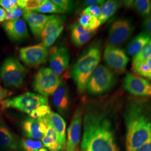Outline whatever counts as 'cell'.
<instances>
[{
    "instance_id": "6da1fadb",
    "label": "cell",
    "mask_w": 151,
    "mask_h": 151,
    "mask_svg": "<svg viewBox=\"0 0 151 151\" xmlns=\"http://www.w3.org/2000/svg\"><path fill=\"white\" fill-rule=\"evenodd\" d=\"M82 151H119L111 115L102 109L88 107L83 119Z\"/></svg>"
},
{
    "instance_id": "7a4b0ae2",
    "label": "cell",
    "mask_w": 151,
    "mask_h": 151,
    "mask_svg": "<svg viewBox=\"0 0 151 151\" xmlns=\"http://www.w3.org/2000/svg\"><path fill=\"white\" fill-rule=\"evenodd\" d=\"M126 127L127 151H132L151 140V100L131 98L123 113Z\"/></svg>"
},
{
    "instance_id": "3957f363",
    "label": "cell",
    "mask_w": 151,
    "mask_h": 151,
    "mask_svg": "<svg viewBox=\"0 0 151 151\" xmlns=\"http://www.w3.org/2000/svg\"><path fill=\"white\" fill-rule=\"evenodd\" d=\"M101 56L100 45L93 44L84 51L71 68L70 75L80 92L86 90L87 83L99 64Z\"/></svg>"
},
{
    "instance_id": "277c9868",
    "label": "cell",
    "mask_w": 151,
    "mask_h": 151,
    "mask_svg": "<svg viewBox=\"0 0 151 151\" xmlns=\"http://www.w3.org/2000/svg\"><path fill=\"white\" fill-rule=\"evenodd\" d=\"M117 81L115 73L104 65H99L94 70L86 87L91 95H100L110 91Z\"/></svg>"
},
{
    "instance_id": "5b68a950",
    "label": "cell",
    "mask_w": 151,
    "mask_h": 151,
    "mask_svg": "<svg viewBox=\"0 0 151 151\" xmlns=\"http://www.w3.org/2000/svg\"><path fill=\"white\" fill-rule=\"evenodd\" d=\"M47 105L48 97L29 92L5 99L1 104L2 109L12 108L28 114L42 105Z\"/></svg>"
},
{
    "instance_id": "8992f818",
    "label": "cell",
    "mask_w": 151,
    "mask_h": 151,
    "mask_svg": "<svg viewBox=\"0 0 151 151\" xmlns=\"http://www.w3.org/2000/svg\"><path fill=\"white\" fill-rule=\"evenodd\" d=\"M27 69L14 57L6 59L1 68V78L5 87H21L27 75Z\"/></svg>"
},
{
    "instance_id": "52a82bcc",
    "label": "cell",
    "mask_w": 151,
    "mask_h": 151,
    "mask_svg": "<svg viewBox=\"0 0 151 151\" xmlns=\"http://www.w3.org/2000/svg\"><path fill=\"white\" fill-rule=\"evenodd\" d=\"M62 84V79L49 68H40L34 76L32 87L36 92L45 97L53 95Z\"/></svg>"
},
{
    "instance_id": "ba28073f",
    "label": "cell",
    "mask_w": 151,
    "mask_h": 151,
    "mask_svg": "<svg viewBox=\"0 0 151 151\" xmlns=\"http://www.w3.org/2000/svg\"><path fill=\"white\" fill-rule=\"evenodd\" d=\"M134 30L133 22L127 18H122L115 20L110 27L108 45L119 47L126 42Z\"/></svg>"
},
{
    "instance_id": "9c48e42d",
    "label": "cell",
    "mask_w": 151,
    "mask_h": 151,
    "mask_svg": "<svg viewBox=\"0 0 151 151\" xmlns=\"http://www.w3.org/2000/svg\"><path fill=\"white\" fill-rule=\"evenodd\" d=\"M104 60L111 70L119 75L125 72L129 61V57L123 49L108 45L104 50Z\"/></svg>"
},
{
    "instance_id": "30bf717a",
    "label": "cell",
    "mask_w": 151,
    "mask_h": 151,
    "mask_svg": "<svg viewBox=\"0 0 151 151\" xmlns=\"http://www.w3.org/2000/svg\"><path fill=\"white\" fill-rule=\"evenodd\" d=\"M48 55V48L41 43L22 48L19 50L20 60L30 67H37L45 63Z\"/></svg>"
},
{
    "instance_id": "8fae6325",
    "label": "cell",
    "mask_w": 151,
    "mask_h": 151,
    "mask_svg": "<svg viewBox=\"0 0 151 151\" xmlns=\"http://www.w3.org/2000/svg\"><path fill=\"white\" fill-rule=\"evenodd\" d=\"M124 90L138 97H151V83L146 79L132 73H127L123 80Z\"/></svg>"
},
{
    "instance_id": "7c38bea8",
    "label": "cell",
    "mask_w": 151,
    "mask_h": 151,
    "mask_svg": "<svg viewBox=\"0 0 151 151\" xmlns=\"http://www.w3.org/2000/svg\"><path fill=\"white\" fill-rule=\"evenodd\" d=\"M82 120L83 109L80 106L76 109L67 130V140L65 145L66 151H76L80 139Z\"/></svg>"
},
{
    "instance_id": "4fadbf2b",
    "label": "cell",
    "mask_w": 151,
    "mask_h": 151,
    "mask_svg": "<svg viewBox=\"0 0 151 151\" xmlns=\"http://www.w3.org/2000/svg\"><path fill=\"white\" fill-rule=\"evenodd\" d=\"M2 27L7 36L13 42H22L29 37L26 23L21 19L4 22Z\"/></svg>"
},
{
    "instance_id": "5bb4252c",
    "label": "cell",
    "mask_w": 151,
    "mask_h": 151,
    "mask_svg": "<svg viewBox=\"0 0 151 151\" xmlns=\"http://www.w3.org/2000/svg\"><path fill=\"white\" fill-rule=\"evenodd\" d=\"M70 55L66 47H60L56 49L52 54L49 63L52 70L57 75L60 76L68 67Z\"/></svg>"
},
{
    "instance_id": "9a60e30c",
    "label": "cell",
    "mask_w": 151,
    "mask_h": 151,
    "mask_svg": "<svg viewBox=\"0 0 151 151\" xmlns=\"http://www.w3.org/2000/svg\"><path fill=\"white\" fill-rule=\"evenodd\" d=\"M54 15H46L34 12H24L23 17L27 22L35 38L39 39L41 32Z\"/></svg>"
},
{
    "instance_id": "2e32d148",
    "label": "cell",
    "mask_w": 151,
    "mask_h": 151,
    "mask_svg": "<svg viewBox=\"0 0 151 151\" xmlns=\"http://www.w3.org/2000/svg\"><path fill=\"white\" fill-rule=\"evenodd\" d=\"M52 101L59 113L65 116L70 108V95L67 86L62 83L53 94Z\"/></svg>"
},
{
    "instance_id": "e0dca14e",
    "label": "cell",
    "mask_w": 151,
    "mask_h": 151,
    "mask_svg": "<svg viewBox=\"0 0 151 151\" xmlns=\"http://www.w3.org/2000/svg\"><path fill=\"white\" fill-rule=\"evenodd\" d=\"M49 125L55 130L58 135V142L62 148H65L66 123L64 119L58 114L51 111L45 116Z\"/></svg>"
},
{
    "instance_id": "ac0fdd59",
    "label": "cell",
    "mask_w": 151,
    "mask_h": 151,
    "mask_svg": "<svg viewBox=\"0 0 151 151\" xmlns=\"http://www.w3.org/2000/svg\"><path fill=\"white\" fill-rule=\"evenodd\" d=\"M0 146L12 150H16L18 147L15 136L2 119H0Z\"/></svg>"
},
{
    "instance_id": "d6986e66",
    "label": "cell",
    "mask_w": 151,
    "mask_h": 151,
    "mask_svg": "<svg viewBox=\"0 0 151 151\" xmlns=\"http://www.w3.org/2000/svg\"><path fill=\"white\" fill-rule=\"evenodd\" d=\"M151 35L147 32H140L130 40L128 43L126 50L127 54L134 56L138 54L143 48L149 42Z\"/></svg>"
},
{
    "instance_id": "ffe728a7",
    "label": "cell",
    "mask_w": 151,
    "mask_h": 151,
    "mask_svg": "<svg viewBox=\"0 0 151 151\" xmlns=\"http://www.w3.org/2000/svg\"><path fill=\"white\" fill-rule=\"evenodd\" d=\"M22 129L24 135L29 139L38 140L43 137L40 131L39 123L37 119L31 117L25 118L22 123Z\"/></svg>"
},
{
    "instance_id": "44dd1931",
    "label": "cell",
    "mask_w": 151,
    "mask_h": 151,
    "mask_svg": "<svg viewBox=\"0 0 151 151\" xmlns=\"http://www.w3.org/2000/svg\"><path fill=\"white\" fill-rule=\"evenodd\" d=\"M123 5V1L109 0L105 1L101 7V14L99 19L101 25L107 22L117 12Z\"/></svg>"
},
{
    "instance_id": "7402d4cb",
    "label": "cell",
    "mask_w": 151,
    "mask_h": 151,
    "mask_svg": "<svg viewBox=\"0 0 151 151\" xmlns=\"http://www.w3.org/2000/svg\"><path fill=\"white\" fill-rule=\"evenodd\" d=\"M42 142L43 146L48 148L49 151H55L62 148L58 142V135L50 125L42 138Z\"/></svg>"
},
{
    "instance_id": "603a6c76",
    "label": "cell",
    "mask_w": 151,
    "mask_h": 151,
    "mask_svg": "<svg viewBox=\"0 0 151 151\" xmlns=\"http://www.w3.org/2000/svg\"><path fill=\"white\" fill-rule=\"evenodd\" d=\"M78 22L82 27L90 32H94L101 25L99 18L88 14L82 13L79 18Z\"/></svg>"
},
{
    "instance_id": "cb8c5ba5",
    "label": "cell",
    "mask_w": 151,
    "mask_h": 151,
    "mask_svg": "<svg viewBox=\"0 0 151 151\" xmlns=\"http://www.w3.org/2000/svg\"><path fill=\"white\" fill-rule=\"evenodd\" d=\"M65 18V16L54 15L53 17L49 21L46 26L41 32L39 39L43 40L50 33L53 32L60 27L63 26Z\"/></svg>"
},
{
    "instance_id": "d4e9b609",
    "label": "cell",
    "mask_w": 151,
    "mask_h": 151,
    "mask_svg": "<svg viewBox=\"0 0 151 151\" xmlns=\"http://www.w3.org/2000/svg\"><path fill=\"white\" fill-rule=\"evenodd\" d=\"M132 68L137 75L151 81V68L146 61L132 63Z\"/></svg>"
},
{
    "instance_id": "484cf974",
    "label": "cell",
    "mask_w": 151,
    "mask_h": 151,
    "mask_svg": "<svg viewBox=\"0 0 151 151\" xmlns=\"http://www.w3.org/2000/svg\"><path fill=\"white\" fill-rule=\"evenodd\" d=\"M133 7L143 17H147L151 15V2L149 0L134 1Z\"/></svg>"
},
{
    "instance_id": "4316f807",
    "label": "cell",
    "mask_w": 151,
    "mask_h": 151,
    "mask_svg": "<svg viewBox=\"0 0 151 151\" xmlns=\"http://www.w3.org/2000/svg\"><path fill=\"white\" fill-rule=\"evenodd\" d=\"M44 0H19L17 5L24 12H32L42 5Z\"/></svg>"
},
{
    "instance_id": "83f0119b",
    "label": "cell",
    "mask_w": 151,
    "mask_h": 151,
    "mask_svg": "<svg viewBox=\"0 0 151 151\" xmlns=\"http://www.w3.org/2000/svg\"><path fill=\"white\" fill-rule=\"evenodd\" d=\"M32 12H41V13H58L65 14L61 9L55 5L51 1L44 0L43 4L40 6L37 9Z\"/></svg>"
},
{
    "instance_id": "f1b7e54d",
    "label": "cell",
    "mask_w": 151,
    "mask_h": 151,
    "mask_svg": "<svg viewBox=\"0 0 151 151\" xmlns=\"http://www.w3.org/2000/svg\"><path fill=\"white\" fill-rule=\"evenodd\" d=\"M20 146L24 151H36L43 148V143L38 140L22 138Z\"/></svg>"
},
{
    "instance_id": "f546056e",
    "label": "cell",
    "mask_w": 151,
    "mask_h": 151,
    "mask_svg": "<svg viewBox=\"0 0 151 151\" xmlns=\"http://www.w3.org/2000/svg\"><path fill=\"white\" fill-rule=\"evenodd\" d=\"M151 59V38L149 42L146 44L140 52L132 59V63L137 62L147 61Z\"/></svg>"
},
{
    "instance_id": "4dcf8cb0",
    "label": "cell",
    "mask_w": 151,
    "mask_h": 151,
    "mask_svg": "<svg viewBox=\"0 0 151 151\" xmlns=\"http://www.w3.org/2000/svg\"><path fill=\"white\" fill-rule=\"evenodd\" d=\"M63 29L64 26H62L53 32L50 33L47 37L44 38L43 40H42V43H41V44L47 48L52 45L54 43L56 39L59 37L60 34L63 32Z\"/></svg>"
},
{
    "instance_id": "1f68e13d",
    "label": "cell",
    "mask_w": 151,
    "mask_h": 151,
    "mask_svg": "<svg viewBox=\"0 0 151 151\" xmlns=\"http://www.w3.org/2000/svg\"><path fill=\"white\" fill-rule=\"evenodd\" d=\"M51 111V109L48 105H42L32 111L29 115L33 119H38L46 116Z\"/></svg>"
},
{
    "instance_id": "d6a6232c",
    "label": "cell",
    "mask_w": 151,
    "mask_h": 151,
    "mask_svg": "<svg viewBox=\"0 0 151 151\" xmlns=\"http://www.w3.org/2000/svg\"><path fill=\"white\" fill-rule=\"evenodd\" d=\"M53 4L57 6L65 13L72 11L75 7V3L69 0H52Z\"/></svg>"
},
{
    "instance_id": "836d02e7",
    "label": "cell",
    "mask_w": 151,
    "mask_h": 151,
    "mask_svg": "<svg viewBox=\"0 0 151 151\" xmlns=\"http://www.w3.org/2000/svg\"><path fill=\"white\" fill-rule=\"evenodd\" d=\"M70 30L72 40L80 37L84 34H86L88 32H90L82 27L78 23L72 24L70 25Z\"/></svg>"
},
{
    "instance_id": "e575fe53",
    "label": "cell",
    "mask_w": 151,
    "mask_h": 151,
    "mask_svg": "<svg viewBox=\"0 0 151 151\" xmlns=\"http://www.w3.org/2000/svg\"><path fill=\"white\" fill-rule=\"evenodd\" d=\"M24 12L20 7L17 5L12 8L10 10L6 12V21L15 20L19 19V17L24 14Z\"/></svg>"
},
{
    "instance_id": "d590c367",
    "label": "cell",
    "mask_w": 151,
    "mask_h": 151,
    "mask_svg": "<svg viewBox=\"0 0 151 151\" xmlns=\"http://www.w3.org/2000/svg\"><path fill=\"white\" fill-rule=\"evenodd\" d=\"M83 14H88L92 16L99 18L101 14V7L100 6H91L86 7L83 11Z\"/></svg>"
},
{
    "instance_id": "8d00e7d4",
    "label": "cell",
    "mask_w": 151,
    "mask_h": 151,
    "mask_svg": "<svg viewBox=\"0 0 151 151\" xmlns=\"http://www.w3.org/2000/svg\"><path fill=\"white\" fill-rule=\"evenodd\" d=\"M17 0H0V5L7 11L17 6Z\"/></svg>"
},
{
    "instance_id": "74e56055",
    "label": "cell",
    "mask_w": 151,
    "mask_h": 151,
    "mask_svg": "<svg viewBox=\"0 0 151 151\" xmlns=\"http://www.w3.org/2000/svg\"><path fill=\"white\" fill-rule=\"evenodd\" d=\"M105 1L104 0H87L83 2L81 7H89L91 6L102 5Z\"/></svg>"
},
{
    "instance_id": "f35d334b",
    "label": "cell",
    "mask_w": 151,
    "mask_h": 151,
    "mask_svg": "<svg viewBox=\"0 0 151 151\" xmlns=\"http://www.w3.org/2000/svg\"><path fill=\"white\" fill-rule=\"evenodd\" d=\"M12 92L0 85V105L7 97L10 96Z\"/></svg>"
},
{
    "instance_id": "ab89813d",
    "label": "cell",
    "mask_w": 151,
    "mask_h": 151,
    "mask_svg": "<svg viewBox=\"0 0 151 151\" xmlns=\"http://www.w3.org/2000/svg\"><path fill=\"white\" fill-rule=\"evenodd\" d=\"M143 25L147 31V32L151 35V15L146 17L143 22Z\"/></svg>"
},
{
    "instance_id": "60d3db41",
    "label": "cell",
    "mask_w": 151,
    "mask_h": 151,
    "mask_svg": "<svg viewBox=\"0 0 151 151\" xmlns=\"http://www.w3.org/2000/svg\"><path fill=\"white\" fill-rule=\"evenodd\" d=\"M132 151H151V140L146 143L144 145Z\"/></svg>"
},
{
    "instance_id": "b9f144b4",
    "label": "cell",
    "mask_w": 151,
    "mask_h": 151,
    "mask_svg": "<svg viewBox=\"0 0 151 151\" xmlns=\"http://www.w3.org/2000/svg\"><path fill=\"white\" fill-rule=\"evenodd\" d=\"M134 2V1H133V0L124 1H123V4L124 5V7H125L126 8L130 9V8L133 7Z\"/></svg>"
},
{
    "instance_id": "7bdbcfd3",
    "label": "cell",
    "mask_w": 151,
    "mask_h": 151,
    "mask_svg": "<svg viewBox=\"0 0 151 151\" xmlns=\"http://www.w3.org/2000/svg\"><path fill=\"white\" fill-rule=\"evenodd\" d=\"M6 18V12L5 10L0 7V22H4Z\"/></svg>"
},
{
    "instance_id": "ee69618b",
    "label": "cell",
    "mask_w": 151,
    "mask_h": 151,
    "mask_svg": "<svg viewBox=\"0 0 151 151\" xmlns=\"http://www.w3.org/2000/svg\"><path fill=\"white\" fill-rule=\"evenodd\" d=\"M36 151H49V150L46 149L45 148H43H43H40V149H39V150H38Z\"/></svg>"
},
{
    "instance_id": "f6af8a7d",
    "label": "cell",
    "mask_w": 151,
    "mask_h": 151,
    "mask_svg": "<svg viewBox=\"0 0 151 151\" xmlns=\"http://www.w3.org/2000/svg\"><path fill=\"white\" fill-rule=\"evenodd\" d=\"M146 62H147V63L148 65L150 67V68H151V60H147Z\"/></svg>"
},
{
    "instance_id": "bcb514c9",
    "label": "cell",
    "mask_w": 151,
    "mask_h": 151,
    "mask_svg": "<svg viewBox=\"0 0 151 151\" xmlns=\"http://www.w3.org/2000/svg\"><path fill=\"white\" fill-rule=\"evenodd\" d=\"M55 151H66V149L65 148H61V149Z\"/></svg>"
}]
</instances>
